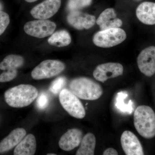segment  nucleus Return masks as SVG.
<instances>
[{
	"label": "nucleus",
	"mask_w": 155,
	"mask_h": 155,
	"mask_svg": "<svg viewBox=\"0 0 155 155\" xmlns=\"http://www.w3.org/2000/svg\"><path fill=\"white\" fill-rule=\"evenodd\" d=\"M65 68V64L61 61L45 60L33 69L31 72V76L35 80L50 78L61 74Z\"/></svg>",
	"instance_id": "423d86ee"
},
{
	"label": "nucleus",
	"mask_w": 155,
	"mask_h": 155,
	"mask_svg": "<svg viewBox=\"0 0 155 155\" xmlns=\"http://www.w3.org/2000/svg\"><path fill=\"white\" fill-rule=\"evenodd\" d=\"M67 80L64 77H59L55 79L51 84L49 91L53 94L57 95L61 92L66 84Z\"/></svg>",
	"instance_id": "4be33fe9"
},
{
	"label": "nucleus",
	"mask_w": 155,
	"mask_h": 155,
	"mask_svg": "<svg viewBox=\"0 0 155 155\" xmlns=\"http://www.w3.org/2000/svg\"><path fill=\"white\" fill-rule=\"evenodd\" d=\"M136 130L142 137L151 139L155 137V113L149 106H138L134 114Z\"/></svg>",
	"instance_id": "f03ea898"
},
{
	"label": "nucleus",
	"mask_w": 155,
	"mask_h": 155,
	"mask_svg": "<svg viewBox=\"0 0 155 155\" xmlns=\"http://www.w3.org/2000/svg\"><path fill=\"white\" fill-rule=\"evenodd\" d=\"M80 147L76 155H94L96 144V139L93 134L88 133L84 137Z\"/></svg>",
	"instance_id": "6ab92c4d"
},
{
	"label": "nucleus",
	"mask_w": 155,
	"mask_h": 155,
	"mask_svg": "<svg viewBox=\"0 0 155 155\" xmlns=\"http://www.w3.org/2000/svg\"><path fill=\"white\" fill-rule=\"evenodd\" d=\"M38 96L37 89L30 84H21L6 91V102L14 108H23L31 104Z\"/></svg>",
	"instance_id": "f257e3e1"
},
{
	"label": "nucleus",
	"mask_w": 155,
	"mask_h": 155,
	"mask_svg": "<svg viewBox=\"0 0 155 155\" xmlns=\"http://www.w3.org/2000/svg\"><path fill=\"white\" fill-rule=\"evenodd\" d=\"M96 22L101 30L120 28L122 25V20L116 18V12L113 8H107L102 12Z\"/></svg>",
	"instance_id": "4468645a"
},
{
	"label": "nucleus",
	"mask_w": 155,
	"mask_h": 155,
	"mask_svg": "<svg viewBox=\"0 0 155 155\" xmlns=\"http://www.w3.org/2000/svg\"><path fill=\"white\" fill-rule=\"evenodd\" d=\"M26 134V130L23 128H17L12 130L0 142V153L8 151L17 146Z\"/></svg>",
	"instance_id": "2eb2a0df"
},
{
	"label": "nucleus",
	"mask_w": 155,
	"mask_h": 155,
	"mask_svg": "<svg viewBox=\"0 0 155 155\" xmlns=\"http://www.w3.org/2000/svg\"><path fill=\"white\" fill-rule=\"evenodd\" d=\"M124 68L118 63H108L97 66L93 72V76L98 81L104 82L108 79L122 75Z\"/></svg>",
	"instance_id": "6e6552de"
},
{
	"label": "nucleus",
	"mask_w": 155,
	"mask_h": 155,
	"mask_svg": "<svg viewBox=\"0 0 155 155\" xmlns=\"http://www.w3.org/2000/svg\"><path fill=\"white\" fill-rule=\"evenodd\" d=\"M24 59L21 56L11 54L4 58L0 63V69L17 75V69L23 66Z\"/></svg>",
	"instance_id": "a211bd4d"
},
{
	"label": "nucleus",
	"mask_w": 155,
	"mask_h": 155,
	"mask_svg": "<svg viewBox=\"0 0 155 155\" xmlns=\"http://www.w3.org/2000/svg\"><path fill=\"white\" fill-rule=\"evenodd\" d=\"M104 155H118V153L116 150L112 148L107 149L103 153Z\"/></svg>",
	"instance_id": "393cba45"
},
{
	"label": "nucleus",
	"mask_w": 155,
	"mask_h": 155,
	"mask_svg": "<svg viewBox=\"0 0 155 155\" xmlns=\"http://www.w3.org/2000/svg\"><path fill=\"white\" fill-rule=\"evenodd\" d=\"M127 38L125 31L120 28L100 31L94 35L93 41L97 46L110 48L122 43Z\"/></svg>",
	"instance_id": "20e7f679"
},
{
	"label": "nucleus",
	"mask_w": 155,
	"mask_h": 155,
	"mask_svg": "<svg viewBox=\"0 0 155 155\" xmlns=\"http://www.w3.org/2000/svg\"><path fill=\"white\" fill-rule=\"evenodd\" d=\"M82 135L83 133L80 129H69L61 137L59 141V147L61 149L66 151L72 150L80 144Z\"/></svg>",
	"instance_id": "ddd939ff"
},
{
	"label": "nucleus",
	"mask_w": 155,
	"mask_h": 155,
	"mask_svg": "<svg viewBox=\"0 0 155 155\" xmlns=\"http://www.w3.org/2000/svg\"><path fill=\"white\" fill-rule=\"evenodd\" d=\"M67 21L72 27L79 30L89 29L96 22L94 16L78 11L69 12L67 16Z\"/></svg>",
	"instance_id": "9b49d317"
},
{
	"label": "nucleus",
	"mask_w": 155,
	"mask_h": 155,
	"mask_svg": "<svg viewBox=\"0 0 155 155\" xmlns=\"http://www.w3.org/2000/svg\"><path fill=\"white\" fill-rule=\"evenodd\" d=\"M49 104L48 96L46 93H41L38 97L36 101V105L38 109L44 110Z\"/></svg>",
	"instance_id": "b1692460"
},
{
	"label": "nucleus",
	"mask_w": 155,
	"mask_h": 155,
	"mask_svg": "<svg viewBox=\"0 0 155 155\" xmlns=\"http://www.w3.org/2000/svg\"><path fill=\"white\" fill-rule=\"evenodd\" d=\"M136 16L140 21L148 25L155 24V3L144 2L136 10Z\"/></svg>",
	"instance_id": "dca6fc26"
},
{
	"label": "nucleus",
	"mask_w": 155,
	"mask_h": 155,
	"mask_svg": "<svg viewBox=\"0 0 155 155\" xmlns=\"http://www.w3.org/2000/svg\"><path fill=\"white\" fill-rule=\"evenodd\" d=\"M10 22L8 14L4 11H0V36L5 32Z\"/></svg>",
	"instance_id": "5701e85b"
},
{
	"label": "nucleus",
	"mask_w": 155,
	"mask_h": 155,
	"mask_svg": "<svg viewBox=\"0 0 155 155\" xmlns=\"http://www.w3.org/2000/svg\"><path fill=\"white\" fill-rule=\"evenodd\" d=\"M137 64L140 72L148 77L155 73V46L144 49L139 54Z\"/></svg>",
	"instance_id": "1a4fd4ad"
},
{
	"label": "nucleus",
	"mask_w": 155,
	"mask_h": 155,
	"mask_svg": "<svg viewBox=\"0 0 155 155\" xmlns=\"http://www.w3.org/2000/svg\"><path fill=\"white\" fill-rule=\"evenodd\" d=\"M36 139L32 134H28L22 139L14 149V155H33L36 152Z\"/></svg>",
	"instance_id": "f3484780"
},
{
	"label": "nucleus",
	"mask_w": 155,
	"mask_h": 155,
	"mask_svg": "<svg viewBox=\"0 0 155 155\" xmlns=\"http://www.w3.org/2000/svg\"><path fill=\"white\" fill-rule=\"evenodd\" d=\"M47 155H56V154H49V153H48L47 154Z\"/></svg>",
	"instance_id": "bb28decb"
},
{
	"label": "nucleus",
	"mask_w": 155,
	"mask_h": 155,
	"mask_svg": "<svg viewBox=\"0 0 155 155\" xmlns=\"http://www.w3.org/2000/svg\"><path fill=\"white\" fill-rule=\"evenodd\" d=\"M61 5V0H45L34 7L31 14L35 19H48L58 12Z\"/></svg>",
	"instance_id": "9d476101"
},
{
	"label": "nucleus",
	"mask_w": 155,
	"mask_h": 155,
	"mask_svg": "<svg viewBox=\"0 0 155 155\" xmlns=\"http://www.w3.org/2000/svg\"><path fill=\"white\" fill-rule=\"evenodd\" d=\"M59 100L61 105L70 116L78 119L85 117L86 113L83 104L71 91L62 89L59 94Z\"/></svg>",
	"instance_id": "39448f33"
},
{
	"label": "nucleus",
	"mask_w": 155,
	"mask_h": 155,
	"mask_svg": "<svg viewBox=\"0 0 155 155\" xmlns=\"http://www.w3.org/2000/svg\"><path fill=\"white\" fill-rule=\"evenodd\" d=\"M72 41L71 36L67 31L61 30L54 32L48 39L49 44L58 48L69 45Z\"/></svg>",
	"instance_id": "aec40b11"
},
{
	"label": "nucleus",
	"mask_w": 155,
	"mask_h": 155,
	"mask_svg": "<svg viewBox=\"0 0 155 155\" xmlns=\"http://www.w3.org/2000/svg\"><path fill=\"white\" fill-rule=\"evenodd\" d=\"M92 0H68L67 8L71 12L77 11L90 5Z\"/></svg>",
	"instance_id": "412c9836"
},
{
	"label": "nucleus",
	"mask_w": 155,
	"mask_h": 155,
	"mask_svg": "<svg viewBox=\"0 0 155 155\" xmlns=\"http://www.w3.org/2000/svg\"><path fill=\"white\" fill-rule=\"evenodd\" d=\"M69 90L81 99L95 101L102 95V87L99 84L87 77L72 79L69 84Z\"/></svg>",
	"instance_id": "7ed1b4c3"
},
{
	"label": "nucleus",
	"mask_w": 155,
	"mask_h": 155,
	"mask_svg": "<svg viewBox=\"0 0 155 155\" xmlns=\"http://www.w3.org/2000/svg\"><path fill=\"white\" fill-rule=\"evenodd\" d=\"M57 25L48 19H38L26 22L24 26L25 33L31 36L42 38L51 35Z\"/></svg>",
	"instance_id": "0eeeda50"
},
{
	"label": "nucleus",
	"mask_w": 155,
	"mask_h": 155,
	"mask_svg": "<svg viewBox=\"0 0 155 155\" xmlns=\"http://www.w3.org/2000/svg\"><path fill=\"white\" fill-rule=\"evenodd\" d=\"M25 2H27L32 3L34 2H36L38 0H25Z\"/></svg>",
	"instance_id": "a878e982"
},
{
	"label": "nucleus",
	"mask_w": 155,
	"mask_h": 155,
	"mask_svg": "<svg viewBox=\"0 0 155 155\" xmlns=\"http://www.w3.org/2000/svg\"><path fill=\"white\" fill-rule=\"evenodd\" d=\"M121 145L126 155H143L142 146L138 138L131 131L125 130L120 139Z\"/></svg>",
	"instance_id": "f8f14e48"
}]
</instances>
